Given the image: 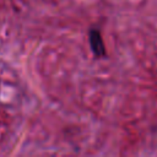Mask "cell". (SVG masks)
Masks as SVG:
<instances>
[{"label": "cell", "mask_w": 157, "mask_h": 157, "mask_svg": "<svg viewBox=\"0 0 157 157\" xmlns=\"http://www.w3.org/2000/svg\"><path fill=\"white\" fill-rule=\"evenodd\" d=\"M88 42H90L91 50H92V53L94 54L96 58L105 56V47H104V42H103V38H102V34H101L99 29H97V28L90 29Z\"/></svg>", "instance_id": "obj_1"}]
</instances>
